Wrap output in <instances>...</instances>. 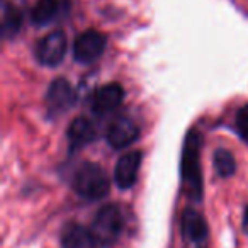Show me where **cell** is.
Here are the masks:
<instances>
[{
    "label": "cell",
    "mask_w": 248,
    "mask_h": 248,
    "mask_svg": "<svg viewBox=\"0 0 248 248\" xmlns=\"http://www.w3.org/2000/svg\"><path fill=\"white\" fill-rule=\"evenodd\" d=\"M201 138L197 131H190L186 138L182 150V162H180V173H182L184 189L192 201H201L202 196V173H201Z\"/></svg>",
    "instance_id": "6da1fadb"
},
{
    "label": "cell",
    "mask_w": 248,
    "mask_h": 248,
    "mask_svg": "<svg viewBox=\"0 0 248 248\" xmlns=\"http://www.w3.org/2000/svg\"><path fill=\"white\" fill-rule=\"evenodd\" d=\"M73 190L89 201L102 199L109 192V179L97 163L85 162L77 169L72 180Z\"/></svg>",
    "instance_id": "7a4b0ae2"
},
{
    "label": "cell",
    "mask_w": 248,
    "mask_h": 248,
    "mask_svg": "<svg viewBox=\"0 0 248 248\" xmlns=\"http://www.w3.org/2000/svg\"><path fill=\"white\" fill-rule=\"evenodd\" d=\"M92 234L95 241L102 247H110L116 243L123 231V213L116 204H107L100 207L92 223Z\"/></svg>",
    "instance_id": "3957f363"
},
{
    "label": "cell",
    "mask_w": 248,
    "mask_h": 248,
    "mask_svg": "<svg viewBox=\"0 0 248 248\" xmlns=\"http://www.w3.org/2000/svg\"><path fill=\"white\" fill-rule=\"evenodd\" d=\"M106 45L107 39L102 32L89 29V31L77 36L75 43H73V56H75V60L78 63L90 65V63L97 62L102 56Z\"/></svg>",
    "instance_id": "277c9868"
},
{
    "label": "cell",
    "mask_w": 248,
    "mask_h": 248,
    "mask_svg": "<svg viewBox=\"0 0 248 248\" xmlns=\"http://www.w3.org/2000/svg\"><path fill=\"white\" fill-rule=\"evenodd\" d=\"M66 55V36L62 31L46 34L36 46V60L45 66H56Z\"/></svg>",
    "instance_id": "5b68a950"
},
{
    "label": "cell",
    "mask_w": 248,
    "mask_h": 248,
    "mask_svg": "<svg viewBox=\"0 0 248 248\" xmlns=\"http://www.w3.org/2000/svg\"><path fill=\"white\" fill-rule=\"evenodd\" d=\"M75 102V92L73 87L65 78H56L49 85L46 93V109L49 116H62L68 109H72Z\"/></svg>",
    "instance_id": "8992f818"
},
{
    "label": "cell",
    "mask_w": 248,
    "mask_h": 248,
    "mask_svg": "<svg viewBox=\"0 0 248 248\" xmlns=\"http://www.w3.org/2000/svg\"><path fill=\"white\" fill-rule=\"evenodd\" d=\"M70 11V0H38L31 9V22L34 26H48L62 19Z\"/></svg>",
    "instance_id": "52a82bcc"
},
{
    "label": "cell",
    "mask_w": 248,
    "mask_h": 248,
    "mask_svg": "<svg viewBox=\"0 0 248 248\" xmlns=\"http://www.w3.org/2000/svg\"><path fill=\"white\" fill-rule=\"evenodd\" d=\"M140 138V128L135 121L128 119V117H119L109 126L107 131V141L112 148L123 150L135 143Z\"/></svg>",
    "instance_id": "ba28073f"
},
{
    "label": "cell",
    "mask_w": 248,
    "mask_h": 248,
    "mask_svg": "<svg viewBox=\"0 0 248 248\" xmlns=\"http://www.w3.org/2000/svg\"><path fill=\"white\" fill-rule=\"evenodd\" d=\"M141 167V152H129L117 160L114 170V180L119 189H129L135 186Z\"/></svg>",
    "instance_id": "9c48e42d"
},
{
    "label": "cell",
    "mask_w": 248,
    "mask_h": 248,
    "mask_svg": "<svg viewBox=\"0 0 248 248\" xmlns=\"http://www.w3.org/2000/svg\"><path fill=\"white\" fill-rule=\"evenodd\" d=\"M124 97V90L119 83H106L99 90H95L92 97V110L99 116L112 112L121 106Z\"/></svg>",
    "instance_id": "30bf717a"
},
{
    "label": "cell",
    "mask_w": 248,
    "mask_h": 248,
    "mask_svg": "<svg viewBox=\"0 0 248 248\" xmlns=\"http://www.w3.org/2000/svg\"><path fill=\"white\" fill-rule=\"evenodd\" d=\"M180 231H182L184 240L192 245L204 243L207 240V233H209L206 219L194 209H186L182 213V217H180Z\"/></svg>",
    "instance_id": "8fae6325"
},
{
    "label": "cell",
    "mask_w": 248,
    "mask_h": 248,
    "mask_svg": "<svg viewBox=\"0 0 248 248\" xmlns=\"http://www.w3.org/2000/svg\"><path fill=\"white\" fill-rule=\"evenodd\" d=\"M68 145L70 152H77V150L87 146L93 138H95V128L85 117H75L68 126Z\"/></svg>",
    "instance_id": "7c38bea8"
},
{
    "label": "cell",
    "mask_w": 248,
    "mask_h": 248,
    "mask_svg": "<svg viewBox=\"0 0 248 248\" xmlns=\"http://www.w3.org/2000/svg\"><path fill=\"white\" fill-rule=\"evenodd\" d=\"M95 238L92 231L78 224H70L62 236V248H95Z\"/></svg>",
    "instance_id": "4fadbf2b"
},
{
    "label": "cell",
    "mask_w": 248,
    "mask_h": 248,
    "mask_svg": "<svg viewBox=\"0 0 248 248\" xmlns=\"http://www.w3.org/2000/svg\"><path fill=\"white\" fill-rule=\"evenodd\" d=\"M22 11L16 4L5 2L2 9V34L5 39L14 38L22 26Z\"/></svg>",
    "instance_id": "5bb4252c"
},
{
    "label": "cell",
    "mask_w": 248,
    "mask_h": 248,
    "mask_svg": "<svg viewBox=\"0 0 248 248\" xmlns=\"http://www.w3.org/2000/svg\"><path fill=\"white\" fill-rule=\"evenodd\" d=\"M213 163H214V170L219 177L228 179L234 173L236 170V162H234V156L231 152L224 148H219L213 156Z\"/></svg>",
    "instance_id": "9a60e30c"
},
{
    "label": "cell",
    "mask_w": 248,
    "mask_h": 248,
    "mask_svg": "<svg viewBox=\"0 0 248 248\" xmlns=\"http://www.w3.org/2000/svg\"><path fill=\"white\" fill-rule=\"evenodd\" d=\"M234 129H236V133L240 135V138L248 143V106H243L236 112Z\"/></svg>",
    "instance_id": "2e32d148"
},
{
    "label": "cell",
    "mask_w": 248,
    "mask_h": 248,
    "mask_svg": "<svg viewBox=\"0 0 248 248\" xmlns=\"http://www.w3.org/2000/svg\"><path fill=\"white\" fill-rule=\"evenodd\" d=\"M243 230L248 233V207L245 209V216H243Z\"/></svg>",
    "instance_id": "e0dca14e"
}]
</instances>
